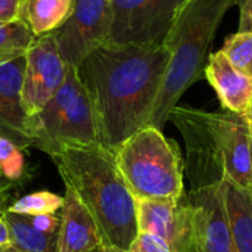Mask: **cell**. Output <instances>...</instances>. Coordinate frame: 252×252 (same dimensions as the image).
Instances as JSON below:
<instances>
[{
	"label": "cell",
	"instance_id": "6da1fadb",
	"mask_svg": "<svg viewBox=\"0 0 252 252\" xmlns=\"http://www.w3.org/2000/svg\"><path fill=\"white\" fill-rule=\"evenodd\" d=\"M168 61L170 53L164 44L149 47L106 43L77 66L93 105L103 148L115 152L149 124Z\"/></svg>",
	"mask_w": 252,
	"mask_h": 252
},
{
	"label": "cell",
	"instance_id": "7a4b0ae2",
	"mask_svg": "<svg viewBox=\"0 0 252 252\" xmlns=\"http://www.w3.org/2000/svg\"><path fill=\"white\" fill-rule=\"evenodd\" d=\"M65 185L92 214L103 245L128 251L139 233L137 199L126 185L115 154L102 145L66 149L53 157Z\"/></svg>",
	"mask_w": 252,
	"mask_h": 252
},
{
	"label": "cell",
	"instance_id": "3957f363",
	"mask_svg": "<svg viewBox=\"0 0 252 252\" xmlns=\"http://www.w3.org/2000/svg\"><path fill=\"white\" fill-rule=\"evenodd\" d=\"M170 120L185 137L196 189L219 185L227 177L252 192L251 127L244 117L177 105Z\"/></svg>",
	"mask_w": 252,
	"mask_h": 252
},
{
	"label": "cell",
	"instance_id": "277c9868",
	"mask_svg": "<svg viewBox=\"0 0 252 252\" xmlns=\"http://www.w3.org/2000/svg\"><path fill=\"white\" fill-rule=\"evenodd\" d=\"M239 3L241 0H185L180 4L164 40L170 61L148 126L162 130L185 92L205 77L217 28L229 9Z\"/></svg>",
	"mask_w": 252,
	"mask_h": 252
},
{
	"label": "cell",
	"instance_id": "5b68a950",
	"mask_svg": "<svg viewBox=\"0 0 252 252\" xmlns=\"http://www.w3.org/2000/svg\"><path fill=\"white\" fill-rule=\"evenodd\" d=\"M126 185L137 201L183 198L185 164L179 148L161 130L146 126L115 152Z\"/></svg>",
	"mask_w": 252,
	"mask_h": 252
},
{
	"label": "cell",
	"instance_id": "8992f818",
	"mask_svg": "<svg viewBox=\"0 0 252 252\" xmlns=\"http://www.w3.org/2000/svg\"><path fill=\"white\" fill-rule=\"evenodd\" d=\"M28 134L31 145L52 158L66 149L100 145L93 105L77 68L68 65L62 86L30 117Z\"/></svg>",
	"mask_w": 252,
	"mask_h": 252
},
{
	"label": "cell",
	"instance_id": "52a82bcc",
	"mask_svg": "<svg viewBox=\"0 0 252 252\" xmlns=\"http://www.w3.org/2000/svg\"><path fill=\"white\" fill-rule=\"evenodd\" d=\"M185 0H111L109 41L114 44L161 46Z\"/></svg>",
	"mask_w": 252,
	"mask_h": 252
},
{
	"label": "cell",
	"instance_id": "ba28073f",
	"mask_svg": "<svg viewBox=\"0 0 252 252\" xmlns=\"http://www.w3.org/2000/svg\"><path fill=\"white\" fill-rule=\"evenodd\" d=\"M111 0H74L65 24L53 35L63 62L77 68L94 49L109 41Z\"/></svg>",
	"mask_w": 252,
	"mask_h": 252
},
{
	"label": "cell",
	"instance_id": "9c48e42d",
	"mask_svg": "<svg viewBox=\"0 0 252 252\" xmlns=\"http://www.w3.org/2000/svg\"><path fill=\"white\" fill-rule=\"evenodd\" d=\"M137 227L159 236L173 252H201L198 208L185 196L137 201Z\"/></svg>",
	"mask_w": 252,
	"mask_h": 252
},
{
	"label": "cell",
	"instance_id": "30bf717a",
	"mask_svg": "<svg viewBox=\"0 0 252 252\" xmlns=\"http://www.w3.org/2000/svg\"><path fill=\"white\" fill-rule=\"evenodd\" d=\"M25 59L22 99L28 117H32L62 86L68 65L58 50L53 32L37 37L25 53Z\"/></svg>",
	"mask_w": 252,
	"mask_h": 252
},
{
	"label": "cell",
	"instance_id": "8fae6325",
	"mask_svg": "<svg viewBox=\"0 0 252 252\" xmlns=\"http://www.w3.org/2000/svg\"><path fill=\"white\" fill-rule=\"evenodd\" d=\"M205 78L217 93L224 111L247 117L252 106V75L238 69L219 50L210 55Z\"/></svg>",
	"mask_w": 252,
	"mask_h": 252
},
{
	"label": "cell",
	"instance_id": "7c38bea8",
	"mask_svg": "<svg viewBox=\"0 0 252 252\" xmlns=\"http://www.w3.org/2000/svg\"><path fill=\"white\" fill-rule=\"evenodd\" d=\"M192 202L198 208L201 252H236L219 185L195 189Z\"/></svg>",
	"mask_w": 252,
	"mask_h": 252
},
{
	"label": "cell",
	"instance_id": "4fadbf2b",
	"mask_svg": "<svg viewBox=\"0 0 252 252\" xmlns=\"http://www.w3.org/2000/svg\"><path fill=\"white\" fill-rule=\"evenodd\" d=\"M25 65V56L0 65V128L28 146L30 117L22 99Z\"/></svg>",
	"mask_w": 252,
	"mask_h": 252
},
{
	"label": "cell",
	"instance_id": "5bb4252c",
	"mask_svg": "<svg viewBox=\"0 0 252 252\" xmlns=\"http://www.w3.org/2000/svg\"><path fill=\"white\" fill-rule=\"evenodd\" d=\"M102 245V236L89 210L74 189L65 185L56 252H89Z\"/></svg>",
	"mask_w": 252,
	"mask_h": 252
},
{
	"label": "cell",
	"instance_id": "9a60e30c",
	"mask_svg": "<svg viewBox=\"0 0 252 252\" xmlns=\"http://www.w3.org/2000/svg\"><path fill=\"white\" fill-rule=\"evenodd\" d=\"M236 252H252V192L224 177L219 183Z\"/></svg>",
	"mask_w": 252,
	"mask_h": 252
},
{
	"label": "cell",
	"instance_id": "2e32d148",
	"mask_svg": "<svg viewBox=\"0 0 252 252\" xmlns=\"http://www.w3.org/2000/svg\"><path fill=\"white\" fill-rule=\"evenodd\" d=\"M74 0H28L25 21L35 37L55 32L69 18Z\"/></svg>",
	"mask_w": 252,
	"mask_h": 252
},
{
	"label": "cell",
	"instance_id": "e0dca14e",
	"mask_svg": "<svg viewBox=\"0 0 252 252\" xmlns=\"http://www.w3.org/2000/svg\"><path fill=\"white\" fill-rule=\"evenodd\" d=\"M4 219L9 227L10 245L19 252H56L55 235L38 232L27 216H19L4 211Z\"/></svg>",
	"mask_w": 252,
	"mask_h": 252
},
{
	"label": "cell",
	"instance_id": "ac0fdd59",
	"mask_svg": "<svg viewBox=\"0 0 252 252\" xmlns=\"http://www.w3.org/2000/svg\"><path fill=\"white\" fill-rule=\"evenodd\" d=\"M35 38L30 25L22 19L0 24V65L25 56Z\"/></svg>",
	"mask_w": 252,
	"mask_h": 252
},
{
	"label": "cell",
	"instance_id": "d6986e66",
	"mask_svg": "<svg viewBox=\"0 0 252 252\" xmlns=\"http://www.w3.org/2000/svg\"><path fill=\"white\" fill-rule=\"evenodd\" d=\"M63 207V196H59L49 190H37L19 198L16 202L7 207V213L19 216H41V214H56Z\"/></svg>",
	"mask_w": 252,
	"mask_h": 252
},
{
	"label": "cell",
	"instance_id": "ffe728a7",
	"mask_svg": "<svg viewBox=\"0 0 252 252\" xmlns=\"http://www.w3.org/2000/svg\"><path fill=\"white\" fill-rule=\"evenodd\" d=\"M22 148V142L0 128V171L10 183L21 180L25 171Z\"/></svg>",
	"mask_w": 252,
	"mask_h": 252
},
{
	"label": "cell",
	"instance_id": "44dd1931",
	"mask_svg": "<svg viewBox=\"0 0 252 252\" xmlns=\"http://www.w3.org/2000/svg\"><path fill=\"white\" fill-rule=\"evenodd\" d=\"M221 52L233 66L252 75V32L236 31L226 37Z\"/></svg>",
	"mask_w": 252,
	"mask_h": 252
},
{
	"label": "cell",
	"instance_id": "7402d4cb",
	"mask_svg": "<svg viewBox=\"0 0 252 252\" xmlns=\"http://www.w3.org/2000/svg\"><path fill=\"white\" fill-rule=\"evenodd\" d=\"M128 252H173L171 248L157 235L149 232H139L130 245Z\"/></svg>",
	"mask_w": 252,
	"mask_h": 252
},
{
	"label": "cell",
	"instance_id": "603a6c76",
	"mask_svg": "<svg viewBox=\"0 0 252 252\" xmlns=\"http://www.w3.org/2000/svg\"><path fill=\"white\" fill-rule=\"evenodd\" d=\"M27 3L28 0H0V24L25 21Z\"/></svg>",
	"mask_w": 252,
	"mask_h": 252
},
{
	"label": "cell",
	"instance_id": "cb8c5ba5",
	"mask_svg": "<svg viewBox=\"0 0 252 252\" xmlns=\"http://www.w3.org/2000/svg\"><path fill=\"white\" fill-rule=\"evenodd\" d=\"M31 224L41 233L46 235H55L58 236L59 224H61V216L56 214H41V216H32L28 217Z\"/></svg>",
	"mask_w": 252,
	"mask_h": 252
},
{
	"label": "cell",
	"instance_id": "d4e9b609",
	"mask_svg": "<svg viewBox=\"0 0 252 252\" xmlns=\"http://www.w3.org/2000/svg\"><path fill=\"white\" fill-rule=\"evenodd\" d=\"M238 31L252 32V0H241L239 3V28Z\"/></svg>",
	"mask_w": 252,
	"mask_h": 252
},
{
	"label": "cell",
	"instance_id": "484cf974",
	"mask_svg": "<svg viewBox=\"0 0 252 252\" xmlns=\"http://www.w3.org/2000/svg\"><path fill=\"white\" fill-rule=\"evenodd\" d=\"M10 245V235H9V227L4 219V211H0V248L9 247Z\"/></svg>",
	"mask_w": 252,
	"mask_h": 252
},
{
	"label": "cell",
	"instance_id": "4316f807",
	"mask_svg": "<svg viewBox=\"0 0 252 252\" xmlns=\"http://www.w3.org/2000/svg\"><path fill=\"white\" fill-rule=\"evenodd\" d=\"M97 252H128L126 251V250H123V248H118V247H114V245H100L99 248H97Z\"/></svg>",
	"mask_w": 252,
	"mask_h": 252
},
{
	"label": "cell",
	"instance_id": "83f0119b",
	"mask_svg": "<svg viewBox=\"0 0 252 252\" xmlns=\"http://www.w3.org/2000/svg\"><path fill=\"white\" fill-rule=\"evenodd\" d=\"M10 185H12V183H10V182L1 174V171H0V196L10 188Z\"/></svg>",
	"mask_w": 252,
	"mask_h": 252
},
{
	"label": "cell",
	"instance_id": "f1b7e54d",
	"mask_svg": "<svg viewBox=\"0 0 252 252\" xmlns=\"http://www.w3.org/2000/svg\"><path fill=\"white\" fill-rule=\"evenodd\" d=\"M0 252H19L18 250H15L12 245H9V247H4V248H0Z\"/></svg>",
	"mask_w": 252,
	"mask_h": 252
},
{
	"label": "cell",
	"instance_id": "f546056e",
	"mask_svg": "<svg viewBox=\"0 0 252 252\" xmlns=\"http://www.w3.org/2000/svg\"><path fill=\"white\" fill-rule=\"evenodd\" d=\"M245 120L248 121V124H250V126H251V127H252V106H251V109L248 111V114H247Z\"/></svg>",
	"mask_w": 252,
	"mask_h": 252
},
{
	"label": "cell",
	"instance_id": "4dcf8cb0",
	"mask_svg": "<svg viewBox=\"0 0 252 252\" xmlns=\"http://www.w3.org/2000/svg\"><path fill=\"white\" fill-rule=\"evenodd\" d=\"M89 252H97V250H93V251H89Z\"/></svg>",
	"mask_w": 252,
	"mask_h": 252
},
{
	"label": "cell",
	"instance_id": "1f68e13d",
	"mask_svg": "<svg viewBox=\"0 0 252 252\" xmlns=\"http://www.w3.org/2000/svg\"><path fill=\"white\" fill-rule=\"evenodd\" d=\"M250 127H251V126H250ZM251 139H252V127H251Z\"/></svg>",
	"mask_w": 252,
	"mask_h": 252
}]
</instances>
